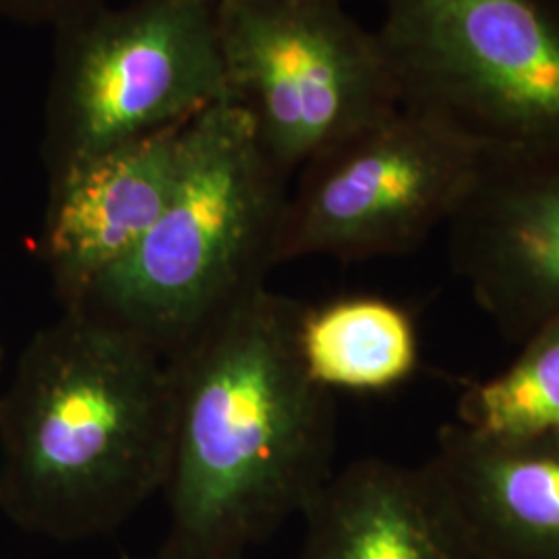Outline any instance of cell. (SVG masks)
Here are the masks:
<instances>
[{
  "instance_id": "obj_1",
  "label": "cell",
  "mask_w": 559,
  "mask_h": 559,
  "mask_svg": "<svg viewBox=\"0 0 559 559\" xmlns=\"http://www.w3.org/2000/svg\"><path fill=\"white\" fill-rule=\"evenodd\" d=\"M302 302L265 286L173 355L166 543L245 556L334 475V394L305 369Z\"/></svg>"
},
{
  "instance_id": "obj_15",
  "label": "cell",
  "mask_w": 559,
  "mask_h": 559,
  "mask_svg": "<svg viewBox=\"0 0 559 559\" xmlns=\"http://www.w3.org/2000/svg\"><path fill=\"white\" fill-rule=\"evenodd\" d=\"M120 559H245V556H228V554H207V551H195V549H185L170 543H164L160 549L154 556H122Z\"/></svg>"
},
{
  "instance_id": "obj_12",
  "label": "cell",
  "mask_w": 559,
  "mask_h": 559,
  "mask_svg": "<svg viewBox=\"0 0 559 559\" xmlns=\"http://www.w3.org/2000/svg\"><path fill=\"white\" fill-rule=\"evenodd\" d=\"M299 353L311 380L328 392H385L419 365L413 316L394 300L348 295L302 305Z\"/></svg>"
},
{
  "instance_id": "obj_11",
  "label": "cell",
  "mask_w": 559,
  "mask_h": 559,
  "mask_svg": "<svg viewBox=\"0 0 559 559\" xmlns=\"http://www.w3.org/2000/svg\"><path fill=\"white\" fill-rule=\"evenodd\" d=\"M431 466L487 559H559V431L487 438L459 423Z\"/></svg>"
},
{
  "instance_id": "obj_10",
  "label": "cell",
  "mask_w": 559,
  "mask_h": 559,
  "mask_svg": "<svg viewBox=\"0 0 559 559\" xmlns=\"http://www.w3.org/2000/svg\"><path fill=\"white\" fill-rule=\"evenodd\" d=\"M300 516L297 559H487L429 460H357Z\"/></svg>"
},
{
  "instance_id": "obj_16",
  "label": "cell",
  "mask_w": 559,
  "mask_h": 559,
  "mask_svg": "<svg viewBox=\"0 0 559 559\" xmlns=\"http://www.w3.org/2000/svg\"><path fill=\"white\" fill-rule=\"evenodd\" d=\"M299 2H338V4H342L344 0H299Z\"/></svg>"
},
{
  "instance_id": "obj_17",
  "label": "cell",
  "mask_w": 559,
  "mask_h": 559,
  "mask_svg": "<svg viewBox=\"0 0 559 559\" xmlns=\"http://www.w3.org/2000/svg\"><path fill=\"white\" fill-rule=\"evenodd\" d=\"M0 369H2V353H0Z\"/></svg>"
},
{
  "instance_id": "obj_8",
  "label": "cell",
  "mask_w": 559,
  "mask_h": 559,
  "mask_svg": "<svg viewBox=\"0 0 559 559\" xmlns=\"http://www.w3.org/2000/svg\"><path fill=\"white\" fill-rule=\"evenodd\" d=\"M448 230L454 272L501 334L559 320V150L485 154Z\"/></svg>"
},
{
  "instance_id": "obj_4",
  "label": "cell",
  "mask_w": 559,
  "mask_h": 559,
  "mask_svg": "<svg viewBox=\"0 0 559 559\" xmlns=\"http://www.w3.org/2000/svg\"><path fill=\"white\" fill-rule=\"evenodd\" d=\"M376 34L400 106L487 156L559 150V7L549 0H383Z\"/></svg>"
},
{
  "instance_id": "obj_13",
  "label": "cell",
  "mask_w": 559,
  "mask_h": 559,
  "mask_svg": "<svg viewBox=\"0 0 559 559\" xmlns=\"http://www.w3.org/2000/svg\"><path fill=\"white\" fill-rule=\"evenodd\" d=\"M459 425L503 440L559 431V320L524 340L503 371L462 392Z\"/></svg>"
},
{
  "instance_id": "obj_5",
  "label": "cell",
  "mask_w": 559,
  "mask_h": 559,
  "mask_svg": "<svg viewBox=\"0 0 559 559\" xmlns=\"http://www.w3.org/2000/svg\"><path fill=\"white\" fill-rule=\"evenodd\" d=\"M57 29L48 179L230 98L216 0H106Z\"/></svg>"
},
{
  "instance_id": "obj_7",
  "label": "cell",
  "mask_w": 559,
  "mask_h": 559,
  "mask_svg": "<svg viewBox=\"0 0 559 559\" xmlns=\"http://www.w3.org/2000/svg\"><path fill=\"white\" fill-rule=\"evenodd\" d=\"M483 158L445 122L399 104L300 168L282 216L278 265L415 251L452 221Z\"/></svg>"
},
{
  "instance_id": "obj_3",
  "label": "cell",
  "mask_w": 559,
  "mask_h": 559,
  "mask_svg": "<svg viewBox=\"0 0 559 559\" xmlns=\"http://www.w3.org/2000/svg\"><path fill=\"white\" fill-rule=\"evenodd\" d=\"M286 182L239 102L205 108L182 127L177 175L158 221L73 309L170 359L265 286L278 265Z\"/></svg>"
},
{
  "instance_id": "obj_6",
  "label": "cell",
  "mask_w": 559,
  "mask_h": 559,
  "mask_svg": "<svg viewBox=\"0 0 559 559\" xmlns=\"http://www.w3.org/2000/svg\"><path fill=\"white\" fill-rule=\"evenodd\" d=\"M216 27L230 98L286 179L399 106L378 34L338 2L216 0Z\"/></svg>"
},
{
  "instance_id": "obj_2",
  "label": "cell",
  "mask_w": 559,
  "mask_h": 559,
  "mask_svg": "<svg viewBox=\"0 0 559 559\" xmlns=\"http://www.w3.org/2000/svg\"><path fill=\"white\" fill-rule=\"evenodd\" d=\"M170 362L81 309L38 330L0 394V506L55 539L110 535L164 489Z\"/></svg>"
},
{
  "instance_id": "obj_9",
  "label": "cell",
  "mask_w": 559,
  "mask_h": 559,
  "mask_svg": "<svg viewBox=\"0 0 559 559\" xmlns=\"http://www.w3.org/2000/svg\"><path fill=\"white\" fill-rule=\"evenodd\" d=\"M182 127L129 141L48 179L40 253L60 309L78 307L152 230L175 182Z\"/></svg>"
},
{
  "instance_id": "obj_14",
  "label": "cell",
  "mask_w": 559,
  "mask_h": 559,
  "mask_svg": "<svg viewBox=\"0 0 559 559\" xmlns=\"http://www.w3.org/2000/svg\"><path fill=\"white\" fill-rule=\"evenodd\" d=\"M106 0H0V7L23 20L52 21L57 27Z\"/></svg>"
}]
</instances>
